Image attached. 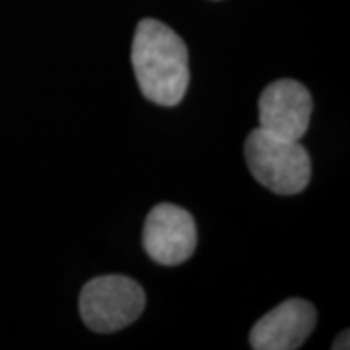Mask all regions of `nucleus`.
I'll list each match as a JSON object with an SVG mask.
<instances>
[{
  "label": "nucleus",
  "instance_id": "f257e3e1",
  "mask_svg": "<svg viewBox=\"0 0 350 350\" xmlns=\"http://www.w3.org/2000/svg\"><path fill=\"white\" fill-rule=\"evenodd\" d=\"M131 61L146 100L162 107L181 103L189 88V51L172 27L152 18L142 20L135 31Z\"/></svg>",
  "mask_w": 350,
  "mask_h": 350
},
{
  "label": "nucleus",
  "instance_id": "0eeeda50",
  "mask_svg": "<svg viewBox=\"0 0 350 350\" xmlns=\"http://www.w3.org/2000/svg\"><path fill=\"white\" fill-rule=\"evenodd\" d=\"M349 347H350V345H349V329H347V331H345L342 335H338L337 340L333 342V347H331V349H333V350H340V349L347 350Z\"/></svg>",
  "mask_w": 350,
  "mask_h": 350
},
{
  "label": "nucleus",
  "instance_id": "20e7f679",
  "mask_svg": "<svg viewBox=\"0 0 350 350\" xmlns=\"http://www.w3.org/2000/svg\"><path fill=\"white\" fill-rule=\"evenodd\" d=\"M144 250L163 267L185 262L197 247V224L193 216L172 202L154 206L144 222Z\"/></svg>",
  "mask_w": 350,
  "mask_h": 350
},
{
  "label": "nucleus",
  "instance_id": "7ed1b4c3",
  "mask_svg": "<svg viewBox=\"0 0 350 350\" xmlns=\"http://www.w3.org/2000/svg\"><path fill=\"white\" fill-rule=\"evenodd\" d=\"M144 306V290L129 276H98L80 292V315L88 329L96 333L125 329L142 315Z\"/></svg>",
  "mask_w": 350,
  "mask_h": 350
},
{
  "label": "nucleus",
  "instance_id": "39448f33",
  "mask_svg": "<svg viewBox=\"0 0 350 350\" xmlns=\"http://www.w3.org/2000/svg\"><path fill=\"white\" fill-rule=\"evenodd\" d=\"M310 90L290 78H280L262 90L259 100V126L265 133L286 140H301L312 119Z\"/></svg>",
  "mask_w": 350,
  "mask_h": 350
},
{
  "label": "nucleus",
  "instance_id": "f03ea898",
  "mask_svg": "<svg viewBox=\"0 0 350 350\" xmlns=\"http://www.w3.org/2000/svg\"><path fill=\"white\" fill-rule=\"evenodd\" d=\"M245 162L251 175L276 195H296L312 179L310 154L300 140H286L253 129L245 138Z\"/></svg>",
  "mask_w": 350,
  "mask_h": 350
},
{
  "label": "nucleus",
  "instance_id": "423d86ee",
  "mask_svg": "<svg viewBox=\"0 0 350 350\" xmlns=\"http://www.w3.org/2000/svg\"><path fill=\"white\" fill-rule=\"evenodd\" d=\"M317 313L310 301L290 298L265 313L253 325L250 345L255 350H296L312 335Z\"/></svg>",
  "mask_w": 350,
  "mask_h": 350
}]
</instances>
